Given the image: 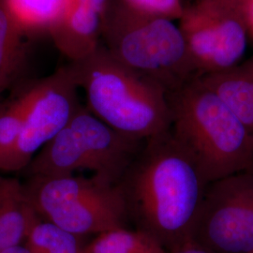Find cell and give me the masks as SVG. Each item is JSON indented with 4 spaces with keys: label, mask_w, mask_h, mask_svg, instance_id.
<instances>
[{
    "label": "cell",
    "mask_w": 253,
    "mask_h": 253,
    "mask_svg": "<svg viewBox=\"0 0 253 253\" xmlns=\"http://www.w3.org/2000/svg\"><path fill=\"white\" fill-rule=\"evenodd\" d=\"M118 185L137 230L166 252L190 242L208 182L170 129L144 141Z\"/></svg>",
    "instance_id": "obj_1"
},
{
    "label": "cell",
    "mask_w": 253,
    "mask_h": 253,
    "mask_svg": "<svg viewBox=\"0 0 253 253\" xmlns=\"http://www.w3.org/2000/svg\"><path fill=\"white\" fill-rule=\"evenodd\" d=\"M67 68L85 94L87 110L120 134L145 141L170 129L168 92L118 62L103 46Z\"/></svg>",
    "instance_id": "obj_2"
},
{
    "label": "cell",
    "mask_w": 253,
    "mask_h": 253,
    "mask_svg": "<svg viewBox=\"0 0 253 253\" xmlns=\"http://www.w3.org/2000/svg\"><path fill=\"white\" fill-rule=\"evenodd\" d=\"M170 130L208 183L253 167V137L198 78L168 94Z\"/></svg>",
    "instance_id": "obj_3"
},
{
    "label": "cell",
    "mask_w": 253,
    "mask_h": 253,
    "mask_svg": "<svg viewBox=\"0 0 253 253\" xmlns=\"http://www.w3.org/2000/svg\"><path fill=\"white\" fill-rule=\"evenodd\" d=\"M101 36L118 62L160 84L168 94L194 79L196 71L185 37L172 20L109 5Z\"/></svg>",
    "instance_id": "obj_4"
},
{
    "label": "cell",
    "mask_w": 253,
    "mask_h": 253,
    "mask_svg": "<svg viewBox=\"0 0 253 253\" xmlns=\"http://www.w3.org/2000/svg\"><path fill=\"white\" fill-rule=\"evenodd\" d=\"M143 143L120 134L81 105L23 172L30 177L86 171L118 184Z\"/></svg>",
    "instance_id": "obj_5"
},
{
    "label": "cell",
    "mask_w": 253,
    "mask_h": 253,
    "mask_svg": "<svg viewBox=\"0 0 253 253\" xmlns=\"http://www.w3.org/2000/svg\"><path fill=\"white\" fill-rule=\"evenodd\" d=\"M24 186L38 217L77 236L100 235L128 220L119 186L97 175H35Z\"/></svg>",
    "instance_id": "obj_6"
},
{
    "label": "cell",
    "mask_w": 253,
    "mask_h": 253,
    "mask_svg": "<svg viewBox=\"0 0 253 253\" xmlns=\"http://www.w3.org/2000/svg\"><path fill=\"white\" fill-rule=\"evenodd\" d=\"M190 242L210 253H253V167L208 183Z\"/></svg>",
    "instance_id": "obj_7"
},
{
    "label": "cell",
    "mask_w": 253,
    "mask_h": 253,
    "mask_svg": "<svg viewBox=\"0 0 253 253\" xmlns=\"http://www.w3.org/2000/svg\"><path fill=\"white\" fill-rule=\"evenodd\" d=\"M25 87L26 108L22 127L0 172H23L80 108L78 87L67 67Z\"/></svg>",
    "instance_id": "obj_8"
},
{
    "label": "cell",
    "mask_w": 253,
    "mask_h": 253,
    "mask_svg": "<svg viewBox=\"0 0 253 253\" xmlns=\"http://www.w3.org/2000/svg\"><path fill=\"white\" fill-rule=\"evenodd\" d=\"M234 0H202L184 11L181 31L196 70H230L244 54L246 25Z\"/></svg>",
    "instance_id": "obj_9"
},
{
    "label": "cell",
    "mask_w": 253,
    "mask_h": 253,
    "mask_svg": "<svg viewBox=\"0 0 253 253\" xmlns=\"http://www.w3.org/2000/svg\"><path fill=\"white\" fill-rule=\"evenodd\" d=\"M104 15L90 6L73 2L67 13L49 30L54 45L71 62L83 60L100 47Z\"/></svg>",
    "instance_id": "obj_10"
},
{
    "label": "cell",
    "mask_w": 253,
    "mask_h": 253,
    "mask_svg": "<svg viewBox=\"0 0 253 253\" xmlns=\"http://www.w3.org/2000/svg\"><path fill=\"white\" fill-rule=\"evenodd\" d=\"M37 217L24 183L0 172V252L25 241Z\"/></svg>",
    "instance_id": "obj_11"
},
{
    "label": "cell",
    "mask_w": 253,
    "mask_h": 253,
    "mask_svg": "<svg viewBox=\"0 0 253 253\" xmlns=\"http://www.w3.org/2000/svg\"><path fill=\"white\" fill-rule=\"evenodd\" d=\"M230 109L253 137V70H227L198 77Z\"/></svg>",
    "instance_id": "obj_12"
},
{
    "label": "cell",
    "mask_w": 253,
    "mask_h": 253,
    "mask_svg": "<svg viewBox=\"0 0 253 253\" xmlns=\"http://www.w3.org/2000/svg\"><path fill=\"white\" fill-rule=\"evenodd\" d=\"M24 34L5 1L0 0V95L18 82L24 70Z\"/></svg>",
    "instance_id": "obj_13"
},
{
    "label": "cell",
    "mask_w": 253,
    "mask_h": 253,
    "mask_svg": "<svg viewBox=\"0 0 253 253\" xmlns=\"http://www.w3.org/2000/svg\"><path fill=\"white\" fill-rule=\"evenodd\" d=\"M11 16L25 32L50 30L67 13L72 0H4Z\"/></svg>",
    "instance_id": "obj_14"
},
{
    "label": "cell",
    "mask_w": 253,
    "mask_h": 253,
    "mask_svg": "<svg viewBox=\"0 0 253 253\" xmlns=\"http://www.w3.org/2000/svg\"><path fill=\"white\" fill-rule=\"evenodd\" d=\"M82 253H166L151 235L126 227L104 232L83 247Z\"/></svg>",
    "instance_id": "obj_15"
},
{
    "label": "cell",
    "mask_w": 253,
    "mask_h": 253,
    "mask_svg": "<svg viewBox=\"0 0 253 253\" xmlns=\"http://www.w3.org/2000/svg\"><path fill=\"white\" fill-rule=\"evenodd\" d=\"M77 235L37 217L25 238L30 253H82Z\"/></svg>",
    "instance_id": "obj_16"
},
{
    "label": "cell",
    "mask_w": 253,
    "mask_h": 253,
    "mask_svg": "<svg viewBox=\"0 0 253 253\" xmlns=\"http://www.w3.org/2000/svg\"><path fill=\"white\" fill-rule=\"evenodd\" d=\"M26 108L25 87L0 102V169L18 138Z\"/></svg>",
    "instance_id": "obj_17"
},
{
    "label": "cell",
    "mask_w": 253,
    "mask_h": 253,
    "mask_svg": "<svg viewBox=\"0 0 253 253\" xmlns=\"http://www.w3.org/2000/svg\"><path fill=\"white\" fill-rule=\"evenodd\" d=\"M126 8L154 17L181 18L184 9L181 0H120Z\"/></svg>",
    "instance_id": "obj_18"
},
{
    "label": "cell",
    "mask_w": 253,
    "mask_h": 253,
    "mask_svg": "<svg viewBox=\"0 0 253 253\" xmlns=\"http://www.w3.org/2000/svg\"><path fill=\"white\" fill-rule=\"evenodd\" d=\"M166 253H210L206 250L202 249L198 245L194 244L193 242H187L185 244L178 246L170 251H167Z\"/></svg>",
    "instance_id": "obj_19"
},
{
    "label": "cell",
    "mask_w": 253,
    "mask_h": 253,
    "mask_svg": "<svg viewBox=\"0 0 253 253\" xmlns=\"http://www.w3.org/2000/svg\"><path fill=\"white\" fill-rule=\"evenodd\" d=\"M73 1L76 3L90 6L103 15H105L108 9L109 0H73Z\"/></svg>",
    "instance_id": "obj_20"
},
{
    "label": "cell",
    "mask_w": 253,
    "mask_h": 253,
    "mask_svg": "<svg viewBox=\"0 0 253 253\" xmlns=\"http://www.w3.org/2000/svg\"><path fill=\"white\" fill-rule=\"evenodd\" d=\"M0 253H30L29 251L27 250V248L25 246H22V245H17V246H14V247H10L8 248L2 252H0Z\"/></svg>",
    "instance_id": "obj_21"
},
{
    "label": "cell",
    "mask_w": 253,
    "mask_h": 253,
    "mask_svg": "<svg viewBox=\"0 0 253 253\" xmlns=\"http://www.w3.org/2000/svg\"><path fill=\"white\" fill-rule=\"evenodd\" d=\"M246 7H247V18L250 21L253 29V1H248Z\"/></svg>",
    "instance_id": "obj_22"
},
{
    "label": "cell",
    "mask_w": 253,
    "mask_h": 253,
    "mask_svg": "<svg viewBox=\"0 0 253 253\" xmlns=\"http://www.w3.org/2000/svg\"><path fill=\"white\" fill-rule=\"evenodd\" d=\"M248 1H253V0H248Z\"/></svg>",
    "instance_id": "obj_23"
}]
</instances>
